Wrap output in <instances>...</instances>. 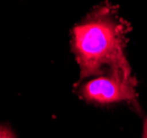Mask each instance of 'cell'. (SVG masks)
<instances>
[{
    "label": "cell",
    "mask_w": 147,
    "mask_h": 138,
    "mask_svg": "<svg viewBox=\"0 0 147 138\" xmlns=\"http://www.w3.org/2000/svg\"><path fill=\"white\" fill-rule=\"evenodd\" d=\"M131 24L110 1L96 5L71 29L70 47L79 80L108 73L133 77L126 57Z\"/></svg>",
    "instance_id": "cell-1"
},
{
    "label": "cell",
    "mask_w": 147,
    "mask_h": 138,
    "mask_svg": "<svg viewBox=\"0 0 147 138\" xmlns=\"http://www.w3.org/2000/svg\"><path fill=\"white\" fill-rule=\"evenodd\" d=\"M136 78L108 73L88 78L74 84V91L86 102L100 106L126 102L137 108Z\"/></svg>",
    "instance_id": "cell-2"
},
{
    "label": "cell",
    "mask_w": 147,
    "mask_h": 138,
    "mask_svg": "<svg viewBox=\"0 0 147 138\" xmlns=\"http://www.w3.org/2000/svg\"><path fill=\"white\" fill-rule=\"evenodd\" d=\"M0 138H17L12 129L7 124H0Z\"/></svg>",
    "instance_id": "cell-3"
},
{
    "label": "cell",
    "mask_w": 147,
    "mask_h": 138,
    "mask_svg": "<svg viewBox=\"0 0 147 138\" xmlns=\"http://www.w3.org/2000/svg\"><path fill=\"white\" fill-rule=\"evenodd\" d=\"M142 138H147V117L144 120V126H143V137Z\"/></svg>",
    "instance_id": "cell-4"
}]
</instances>
